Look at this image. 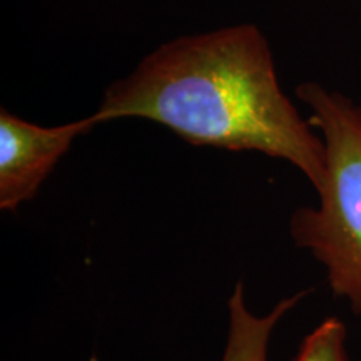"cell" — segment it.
<instances>
[{
  "instance_id": "cell-1",
  "label": "cell",
  "mask_w": 361,
  "mask_h": 361,
  "mask_svg": "<svg viewBox=\"0 0 361 361\" xmlns=\"http://www.w3.org/2000/svg\"><path fill=\"white\" fill-rule=\"evenodd\" d=\"M97 124L146 119L194 146L255 151L303 173L316 192L324 146L279 85L263 32L252 24L183 35L116 80L90 114Z\"/></svg>"
},
{
  "instance_id": "cell-2",
  "label": "cell",
  "mask_w": 361,
  "mask_h": 361,
  "mask_svg": "<svg viewBox=\"0 0 361 361\" xmlns=\"http://www.w3.org/2000/svg\"><path fill=\"white\" fill-rule=\"evenodd\" d=\"M298 97L322 133L324 180L318 207L291 216V236L326 268L333 293L361 314V104L314 82L300 85Z\"/></svg>"
},
{
  "instance_id": "cell-3",
  "label": "cell",
  "mask_w": 361,
  "mask_h": 361,
  "mask_svg": "<svg viewBox=\"0 0 361 361\" xmlns=\"http://www.w3.org/2000/svg\"><path fill=\"white\" fill-rule=\"evenodd\" d=\"M97 123L92 116L64 126L32 124L0 109V207L16 211L35 194L79 135Z\"/></svg>"
},
{
  "instance_id": "cell-4",
  "label": "cell",
  "mask_w": 361,
  "mask_h": 361,
  "mask_svg": "<svg viewBox=\"0 0 361 361\" xmlns=\"http://www.w3.org/2000/svg\"><path fill=\"white\" fill-rule=\"evenodd\" d=\"M305 293L284 298L264 316H256L247 308L245 286L239 281L228 301L229 333L221 361H268V345L271 333L279 319L295 306Z\"/></svg>"
},
{
  "instance_id": "cell-5",
  "label": "cell",
  "mask_w": 361,
  "mask_h": 361,
  "mask_svg": "<svg viewBox=\"0 0 361 361\" xmlns=\"http://www.w3.org/2000/svg\"><path fill=\"white\" fill-rule=\"evenodd\" d=\"M346 328L338 318H326L305 338L295 361H346Z\"/></svg>"
}]
</instances>
